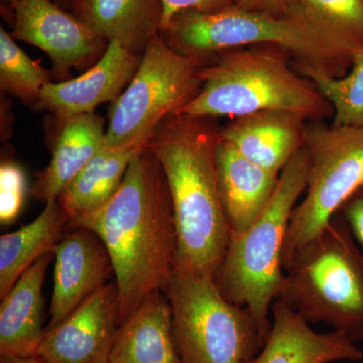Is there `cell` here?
Returning a JSON list of instances; mask_svg holds the SVG:
<instances>
[{"mask_svg":"<svg viewBox=\"0 0 363 363\" xmlns=\"http://www.w3.org/2000/svg\"><path fill=\"white\" fill-rule=\"evenodd\" d=\"M68 227L92 231L106 247L118 289L121 323L168 286L175 267L176 225L168 183L149 145L133 157L116 194L69 220Z\"/></svg>","mask_w":363,"mask_h":363,"instance_id":"obj_1","label":"cell"},{"mask_svg":"<svg viewBox=\"0 0 363 363\" xmlns=\"http://www.w3.org/2000/svg\"><path fill=\"white\" fill-rule=\"evenodd\" d=\"M219 140L216 118L175 113L162 121L149 142L171 196L175 267L213 278L230 236L217 179Z\"/></svg>","mask_w":363,"mask_h":363,"instance_id":"obj_2","label":"cell"},{"mask_svg":"<svg viewBox=\"0 0 363 363\" xmlns=\"http://www.w3.org/2000/svg\"><path fill=\"white\" fill-rule=\"evenodd\" d=\"M291 52L271 45L218 52L202 67V87L180 112L231 118L264 111H285L322 121L333 108L309 79L289 63Z\"/></svg>","mask_w":363,"mask_h":363,"instance_id":"obj_3","label":"cell"},{"mask_svg":"<svg viewBox=\"0 0 363 363\" xmlns=\"http://www.w3.org/2000/svg\"><path fill=\"white\" fill-rule=\"evenodd\" d=\"M309 154L298 150L279 174L278 186L264 211L242 233H230L225 255L214 276L222 295L247 308L262 336L271 330L272 306L284 277V248L294 208L307 187Z\"/></svg>","mask_w":363,"mask_h":363,"instance_id":"obj_4","label":"cell"},{"mask_svg":"<svg viewBox=\"0 0 363 363\" xmlns=\"http://www.w3.org/2000/svg\"><path fill=\"white\" fill-rule=\"evenodd\" d=\"M277 300L310 324L363 340V252L340 214L293 255Z\"/></svg>","mask_w":363,"mask_h":363,"instance_id":"obj_5","label":"cell"},{"mask_svg":"<svg viewBox=\"0 0 363 363\" xmlns=\"http://www.w3.org/2000/svg\"><path fill=\"white\" fill-rule=\"evenodd\" d=\"M160 35L174 51L194 58L206 60L226 50L271 45L290 52L296 66L323 69L333 77H343L352 66L350 55L300 23L236 6L213 13L181 11Z\"/></svg>","mask_w":363,"mask_h":363,"instance_id":"obj_6","label":"cell"},{"mask_svg":"<svg viewBox=\"0 0 363 363\" xmlns=\"http://www.w3.org/2000/svg\"><path fill=\"white\" fill-rule=\"evenodd\" d=\"M164 293L181 363H248L266 342L252 312L227 300L213 277L174 267Z\"/></svg>","mask_w":363,"mask_h":363,"instance_id":"obj_7","label":"cell"},{"mask_svg":"<svg viewBox=\"0 0 363 363\" xmlns=\"http://www.w3.org/2000/svg\"><path fill=\"white\" fill-rule=\"evenodd\" d=\"M206 61L179 54L161 35L155 37L135 77L111 102L104 143L117 147L149 142L162 121L180 113L197 96Z\"/></svg>","mask_w":363,"mask_h":363,"instance_id":"obj_8","label":"cell"},{"mask_svg":"<svg viewBox=\"0 0 363 363\" xmlns=\"http://www.w3.org/2000/svg\"><path fill=\"white\" fill-rule=\"evenodd\" d=\"M305 149L310 167L304 199L294 208L284 248V269L298 248L326 227L363 185V126L308 121Z\"/></svg>","mask_w":363,"mask_h":363,"instance_id":"obj_9","label":"cell"},{"mask_svg":"<svg viewBox=\"0 0 363 363\" xmlns=\"http://www.w3.org/2000/svg\"><path fill=\"white\" fill-rule=\"evenodd\" d=\"M1 14L11 23V37L45 52L54 75L63 81L73 69L95 65L108 48L107 40L52 0H4Z\"/></svg>","mask_w":363,"mask_h":363,"instance_id":"obj_10","label":"cell"},{"mask_svg":"<svg viewBox=\"0 0 363 363\" xmlns=\"http://www.w3.org/2000/svg\"><path fill=\"white\" fill-rule=\"evenodd\" d=\"M119 324L118 289L116 281H109L47 329L35 355L48 363H109Z\"/></svg>","mask_w":363,"mask_h":363,"instance_id":"obj_11","label":"cell"},{"mask_svg":"<svg viewBox=\"0 0 363 363\" xmlns=\"http://www.w3.org/2000/svg\"><path fill=\"white\" fill-rule=\"evenodd\" d=\"M142 57L118 42H111L104 57L82 75L47 83L37 107L51 112L61 126L74 117L94 113L97 106L113 102L128 87Z\"/></svg>","mask_w":363,"mask_h":363,"instance_id":"obj_12","label":"cell"},{"mask_svg":"<svg viewBox=\"0 0 363 363\" xmlns=\"http://www.w3.org/2000/svg\"><path fill=\"white\" fill-rule=\"evenodd\" d=\"M73 230L54 250V288L47 329L64 321L114 274L111 255L99 236L85 228Z\"/></svg>","mask_w":363,"mask_h":363,"instance_id":"obj_13","label":"cell"},{"mask_svg":"<svg viewBox=\"0 0 363 363\" xmlns=\"http://www.w3.org/2000/svg\"><path fill=\"white\" fill-rule=\"evenodd\" d=\"M272 326L262 350L248 363H331L358 362L357 344L336 331L320 333L284 303L272 306Z\"/></svg>","mask_w":363,"mask_h":363,"instance_id":"obj_14","label":"cell"},{"mask_svg":"<svg viewBox=\"0 0 363 363\" xmlns=\"http://www.w3.org/2000/svg\"><path fill=\"white\" fill-rule=\"evenodd\" d=\"M308 121L285 111H264L233 118L220 128V138L234 149L276 174L304 147Z\"/></svg>","mask_w":363,"mask_h":363,"instance_id":"obj_15","label":"cell"},{"mask_svg":"<svg viewBox=\"0 0 363 363\" xmlns=\"http://www.w3.org/2000/svg\"><path fill=\"white\" fill-rule=\"evenodd\" d=\"M216 167L222 206L230 233H242L269 205L279 174L250 161L221 138L217 145Z\"/></svg>","mask_w":363,"mask_h":363,"instance_id":"obj_16","label":"cell"},{"mask_svg":"<svg viewBox=\"0 0 363 363\" xmlns=\"http://www.w3.org/2000/svg\"><path fill=\"white\" fill-rule=\"evenodd\" d=\"M109 363H181L164 291L152 294L119 325Z\"/></svg>","mask_w":363,"mask_h":363,"instance_id":"obj_17","label":"cell"},{"mask_svg":"<svg viewBox=\"0 0 363 363\" xmlns=\"http://www.w3.org/2000/svg\"><path fill=\"white\" fill-rule=\"evenodd\" d=\"M72 14L107 42H118L143 56L160 35L162 0H75Z\"/></svg>","mask_w":363,"mask_h":363,"instance_id":"obj_18","label":"cell"},{"mask_svg":"<svg viewBox=\"0 0 363 363\" xmlns=\"http://www.w3.org/2000/svg\"><path fill=\"white\" fill-rule=\"evenodd\" d=\"M54 252L38 259L1 298L0 355L32 357L45 333L43 286Z\"/></svg>","mask_w":363,"mask_h":363,"instance_id":"obj_19","label":"cell"},{"mask_svg":"<svg viewBox=\"0 0 363 363\" xmlns=\"http://www.w3.org/2000/svg\"><path fill=\"white\" fill-rule=\"evenodd\" d=\"M104 119L97 114L74 117L61 126L51 162L32 189L35 199L49 201L60 195L82 172L104 143Z\"/></svg>","mask_w":363,"mask_h":363,"instance_id":"obj_20","label":"cell"},{"mask_svg":"<svg viewBox=\"0 0 363 363\" xmlns=\"http://www.w3.org/2000/svg\"><path fill=\"white\" fill-rule=\"evenodd\" d=\"M149 142L117 147L104 143L87 166L58 197L69 220L108 201L123 183L133 157L145 149Z\"/></svg>","mask_w":363,"mask_h":363,"instance_id":"obj_21","label":"cell"},{"mask_svg":"<svg viewBox=\"0 0 363 363\" xmlns=\"http://www.w3.org/2000/svg\"><path fill=\"white\" fill-rule=\"evenodd\" d=\"M69 218L58 199L45 202L44 210L28 225L0 238V298L13 289L21 274L55 248L64 236Z\"/></svg>","mask_w":363,"mask_h":363,"instance_id":"obj_22","label":"cell"},{"mask_svg":"<svg viewBox=\"0 0 363 363\" xmlns=\"http://www.w3.org/2000/svg\"><path fill=\"white\" fill-rule=\"evenodd\" d=\"M285 18L350 55L363 48V0H286Z\"/></svg>","mask_w":363,"mask_h":363,"instance_id":"obj_23","label":"cell"},{"mask_svg":"<svg viewBox=\"0 0 363 363\" xmlns=\"http://www.w3.org/2000/svg\"><path fill=\"white\" fill-rule=\"evenodd\" d=\"M296 70L309 79L333 108L335 126H363V48L353 52L350 73L333 77L323 69L296 66Z\"/></svg>","mask_w":363,"mask_h":363,"instance_id":"obj_24","label":"cell"},{"mask_svg":"<svg viewBox=\"0 0 363 363\" xmlns=\"http://www.w3.org/2000/svg\"><path fill=\"white\" fill-rule=\"evenodd\" d=\"M52 82L50 73L16 45L11 33L0 28V87L6 94L37 106L40 92Z\"/></svg>","mask_w":363,"mask_h":363,"instance_id":"obj_25","label":"cell"},{"mask_svg":"<svg viewBox=\"0 0 363 363\" xmlns=\"http://www.w3.org/2000/svg\"><path fill=\"white\" fill-rule=\"evenodd\" d=\"M26 178L18 162L2 160L0 166V222L9 225L18 218L25 204Z\"/></svg>","mask_w":363,"mask_h":363,"instance_id":"obj_26","label":"cell"},{"mask_svg":"<svg viewBox=\"0 0 363 363\" xmlns=\"http://www.w3.org/2000/svg\"><path fill=\"white\" fill-rule=\"evenodd\" d=\"M233 6L234 0H162L164 13L161 30H164L172 18L181 11H193L202 13H213Z\"/></svg>","mask_w":363,"mask_h":363,"instance_id":"obj_27","label":"cell"},{"mask_svg":"<svg viewBox=\"0 0 363 363\" xmlns=\"http://www.w3.org/2000/svg\"><path fill=\"white\" fill-rule=\"evenodd\" d=\"M337 213L350 226L355 240L363 248V185L348 198Z\"/></svg>","mask_w":363,"mask_h":363,"instance_id":"obj_28","label":"cell"},{"mask_svg":"<svg viewBox=\"0 0 363 363\" xmlns=\"http://www.w3.org/2000/svg\"><path fill=\"white\" fill-rule=\"evenodd\" d=\"M285 4L286 0H234V6L241 9L278 16H284Z\"/></svg>","mask_w":363,"mask_h":363,"instance_id":"obj_29","label":"cell"},{"mask_svg":"<svg viewBox=\"0 0 363 363\" xmlns=\"http://www.w3.org/2000/svg\"><path fill=\"white\" fill-rule=\"evenodd\" d=\"M0 363H48L44 359L32 355V357H16V355H0Z\"/></svg>","mask_w":363,"mask_h":363,"instance_id":"obj_30","label":"cell"},{"mask_svg":"<svg viewBox=\"0 0 363 363\" xmlns=\"http://www.w3.org/2000/svg\"><path fill=\"white\" fill-rule=\"evenodd\" d=\"M52 1L61 7L62 9H64V11L72 13L75 0H52Z\"/></svg>","mask_w":363,"mask_h":363,"instance_id":"obj_31","label":"cell"}]
</instances>
